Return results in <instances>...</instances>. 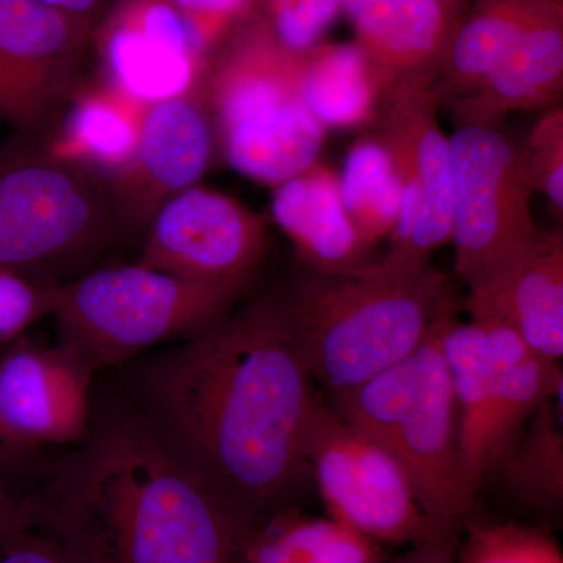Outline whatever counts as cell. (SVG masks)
<instances>
[{
    "label": "cell",
    "mask_w": 563,
    "mask_h": 563,
    "mask_svg": "<svg viewBox=\"0 0 563 563\" xmlns=\"http://www.w3.org/2000/svg\"><path fill=\"white\" fill-rule=\"evenodd\" d=\"M136 412L255 529L307 488L320 393L276 288L141 366Z\"/></svg>",
    "instance_id": "1"
},
{
    "label": "cell",
    "mask_w": 563,
    "mask_h": 563,
    "mask_svg": "<svg viewBox=\"0 0 563 563\" xmlns=\"http://www.w3.org/2000/svg\"><path fill=\"white\" fill-rule=\"evenodd\" d=\"M29 493L33 529L80 563H246L250 521L135 409L92 426Z\"/></svg>",
    "instance_id": "2"
},
{
    "label": "cell",
    "mask_w": 563,
    "mask_h": 563,
    "mask_svg": "<svg viewBox=\"0 0 563 563\" xmlns=\"http://www.w3.org/2000/svg\"><path fill=\"white\" fill-rule=\"evenodd\" d=\"M287 296L303 361L328 395L412 355L433 322L455 309L444 274H401L379 262L344 273L307 272Z\"/></svg>",
    "instance_id": "3"
},
{
    "label": "cell",
    "mask_w": 563,
    "mask_h": 563,
    "mask_svg": "<svg viewBox=\"0 0 563 563\" xmlns=\"http://www.w3.org/2000/svg\"><path fill=\"white\" fill-rule=\"evenodd\" d=\"M117 232L107 177L55 157L40 136L0 147V268L70 280Z\"/></svg>",
    "instance_id": "4"
},
{
    "label": "cell",
    "mask_w": 563,
    "mask_h": 563,
    "mask_svg": "<svg viewBox=\"0 0 563 563\" xmlns=\"http://www.w3.org/2000/svg\"><path fill=\"white\" fill-rule=\"evenodd\" d=\"M240 292L136 263L55 282L51 317L60 344L95 373L166 340L191 339L228 314Z\"/></svg>",
    "instance_id": "5"
},
{
    "label": "cell",
    "mask_w": 563,
    "mask_h": 563,
    "mask_svg": "<svg viewBox=\"0 0 563 563\" xmlns=\"http://www.w3.org/2000/svg\"><path fill=\"white\" fill-rule=\"evenodd\" d=\"M451 240L468 287L484 280L539 235L521 150L498 125H461L450 139Z\"/></svg>",
    "instance_id": "6"
},
{
    "label": "cell",
    "mask_w": 563,
    "mask_h": 563,
    "mask_svg": "<svg viewBox=\"0 0 563 563\" xmlns=\"http://www.w3.org/2000/svg\"><path fill=\"white\" fill-rule=\"evenodd\" d=\"M303 455L329 517L383 547L410 548L446 536L422 514L395 455L350 428L321 396L307 426Z\"/></svg>",
    "instance_id": "7"
},
{
    "label": "cell",
    "mask_w": 563,
    "mask_h": 563,
    "mask_svg": "<svg viewBox=\"0 0 563 563\" xmlns=\"http://www.w3.org/2000/svg\"><path fill=\"white\" fill-rule=\"evenodd\" d=\"M455 317L448 310L420 346L417 390L393 421L384 450L395 455L412 485L422 514L440 532H461L476 499L463 476L457 407L443 357V335Z\"/></svg>",
    "instance_id": "8"
},
{
    "label": "cell",
    "mask_w": 563,
    "mask_h": 563,
    "mask_svg": "<svg viewBox=\"0 0 563 563\" xmlns=\"http://www.w3.org/2000/svg\"><path fill=\"white\" fill-rule=\"evenodd\" d=\"M92 21L38 0H0V114L29 136L57 125L91 44Z\"/></svg>",
    "instance_id": "9"
},
{
    "label": "cell",
    "mask_w": 563,
    "mask_h": 563,
    "mask_svg": "<svg viewBox=\"0 0 563 563\" xmlns=\"http://www.w3.org/2000/svg\"><path fill=\"white\" fill-rule=\"evenodd\" d=\"M266 247L268 235L258 214L196 185L152 218L139 263L192 284L243 291Z\"/></svg>",
    "instance_id": "10"
},
{
    "label": "cell",
    "mask_w": 563,
    "mask_h": 563,
    "mask_svg": "<svg viewBox=\"0 0 563 563\" xmlns=\"http://www.w3.org/2000/svg\"><path fill=\"white\" fill-rule=\"evenodd\" d=\"M92 372L73 352L21 336L0 351V433L35 457L47 446H77L91 429Z\"/></svg>",
    "instance_id": "11"
},
{
    "label": "cell",
    "mask_w": 563,
    "mask_h": 563,
    "mask_svg": "<svg viewBox=\"0 0 563 563\" xmlns=\"http://www.w3.org/2000/svg\"><path fill=\"white\" fill-rule=\"evenodd\" d=\"M211 150L213 133L198 85L147 106L131 161L107 177L118 231L146 232L166 202L201 180Z\"/></svg>",
    "instance_id": "12"
},
{
    "label": "cell",
    "mask_w": 563,
    "mask_h": 563,
    "mask_svg": "<svg viewBox=\"0 0 563 563\" xmlns=\"http://www.w3.org/2000/svg\"><path fill=\"white\" fill-rule=\"evenodd\" d=\"M91 44L102 80L146 106L190 92L207 63L172 0H117Z\"/></svg>",
    "instance_id": "13"
},
{
    "label": "cell",
    "mask_w": 563,
    "mask_h": 563,
    "mask_svg": "<svg viewBox=\"0 0 563 563\" xmlns=\"http://www.w3.org/2000/svg\"><path fill=\"white\" fill-rule=\"evenodd\" d=\"M385 102L404 92L426 90L442 73L459 25L463 0H342Z\"/></svg>",
    "instance_id": "14"
},
{
    "label": "cell",
    "mask_w": 563,
    "mask_h": 563,
    "mask_svg": "<svg viewBox=\"0 0 563 563\" xmlns=\"http://www.w3.org/2000/svg\"><path fill=\"white\" fill-rule=\"evenodd\" d=\"M440 107L442 102L433 88L404 92L385 103L374 122L393 161L412 169L420 191L409 240L401 250L387 251L379 261L391 272H424L432 252L451 240L453 166L450 139L437 120Z\"/></svg>",
    "instance_id": "15"
},
{
    "label": "cell",
    "mask_w": 563,
    "mask_h": 563,
    "mask_svg": "<svg viewBox=\"0 0 563 563\" xmlns=\"http://www.w3.org/2000/svg\"><path fill=\"white\" fill-rule=\"evenodd\" d=\"M307 54L280 46L251 10L211 52L199 79L203 106L213 113L218 131L301 101Z\"/></svg>",
    "instance_id": "16"
},
{
    "label": "cell",
    "mask_w": 563,
    "mask_h": 563,
    "mask_svg": "<svg viewBox=\"0 0 563 563\" xmlns=\"http://www.w3.org/2000/svg\"><path fill=\"white\" fill-rule=\"evenodd\" d=\"M474 317L509 324L533 352L559 362L563 355L562 232L540 231L501 268L470 287Z\"/></svg>",
    "instance_id": "17"
},
{
    "label": "cell",
    "mask_w": 563,
    "mask_h": 563,
    "mask_svg": "<svg viewBox=\"0 0 563 563\" xmlns=\"http://www.w3.org/2000/svg\"><path fill=\"white\" fill-rule=\"evenodd\" d=\"M562 91L563 3L532 24L472 95L448 107L461 125H498L512 111L558 103Z\"/></svg>",
    "instance_id": "18"
},
{
    "label": "cell",
    "mask_w": 563,
    "mask_h": 563,
    "mask_svg": "<svg viewBox=\"0 0 563 563\" xmlns=\"http://www.w3.org/2000/svg\"><path fill=\"white\" fill-rule=\"evenodd\" d=\"M273 217L291 240L307 272H351L369 261L365 244L344 211L339 176L313 165L301 176L277 185Z\"/></svg>",
    "instance_id": "19"
},
{
    "label": "cell",
    "mask_w": 563,
    "mask_h": 563,
    "mask_svg": "<svg viewBox=\"0 0 563 563\" xmlns=\"http://www.w3.org/2000/svg\"><path fill=\"white\" fill-rule=\"evenodd\" d=\"M146 110V103L101 80L74 92L55 135L44 143L62 161L111 176L131 161Z\"/></svg>",
    "instance_id": "20"
},
{
    "label": "cell",
    "mask_w": 563,
    "mask_h": 563,
    "mask_svg": "<svg viewBox=\"0 0 563 563\" xmlns=\"http://www.w3.org/2000/svg\"><path fill=\"white\" fill-rule=\"evenodd\" d=\"M483 325L495 377L493 399V470L512 446L532 415L551 399L561 398L562 369L559 362L537 354L504 321L474 317Z\"/></svg>",
    "instance_id": "21"
},
{
    "label": "cell",
    "mask_w": 563,
    "mask_h": 563,
    "mask_svg": "<svg viewBox=\"0 0 563 563\" xmlns=\"http://www.w3.org/2000/svg\"><path fill=\"white\" fill-rule=\"evenodd\" d=\"M442 347L457 407L463 476L470 495L476 499L493 472L495 377L490 351L479 322H462L455 317L444 331Z\"/></svg>",
    "instance_id": "22"
},
{
    "label": "cell",
    "mask_w": 563,
    "mask_h": 563,
    "mask_svg": "<svg viewBox=\"0 0 563 563\" xmlns=\"http://www.w3.org/2000/svg\"><path fill=\"white\" fill-rule=\"evenodd\" d=\"M325 129L301 101L284 103L221 132L225 162L244 177L280 185L317 165Z\"/></svg>",
    "instance_id": "23"
},
{
    "label": "cell",
    "mask_w": 563,
    "mask_h": 563,
    "mask_svg": "<svg viewBox=\"0 0 563 563\" xmlns=\"http://www.w3.org/2000/svg\"><path fill=\"white\" fill-rule=\"evenodd\" d=\"M561 3L562 0H474L432 87L442 106L472 95L521 35Z\"/></svg>",
    "instance_id": "24"
},
{
    "label": "cell",
    "mask_w": 563,
    "mask_h": 563,
    "mask_svg": "<svg viewBox=\"0 0 563 563\" xmlns=\"http://www.w3.org/2000/svg\"><path fill=\"white\" fill-rule=\"evenodd\" d=\"M246 563H384L388 555L335 518H317L288 506L263 521L244 550Z\"/></svg>",
    "instance_id": "25"
},
{
    "label": "cell",
    "mask_w": 563,
    "mask_h": 563,
    "mask_svg": "<svg viewBox=\"0 0 563 563\" xmlns=\"http://www.w3.org/2000/svg\"><path fill=\"white\" fill-rule=\"evenodd\" d=\"M299 99L324 129L374 124L379 114L372 69L354 41L320 44L307 54Z\"/></svg>",
    "instance_id": "26"
},
{
    "label": "cell",
    "mask_w": 563,
    "mask_h": 563,
    "mask_svg": "<svg viewBox=\"0 0 563 563\" xmlns=\"http://www.w3.org/2000/svg\"><path fill=\"white\" fill-rule=\"evenodd\" d=\"M561 404L544 402L517 437L490 477L533 514L555 515L563 504V432Z\"/></svg>",
    "instance_id": "27"
},
{
    "label": "cell",
    "mask_w": 563,
    "mask_h": 563,
    "mask_svg": "<svg viewBox=\"0 0 563 563\" xmlns=\"http://www.w3.org/2000/svg\"><path fill=\"white\" fill-rule=\"evenodd\" d=\"M339 185L344 211L363 242L373 247L390 236L401 206V179L379 136L351 147Z\"/></svg>",
    "instance_id": "28"
},
{
    "label": "cell",
    "mask_w": 563,
    "mask_h": 563,
    "mask_svg": "<svg viewBox=\"0 0 563 563\" xmlns=\"http://www.w3.org/2000/svg\"><path fill=\"white\" fill-rule=\"evenodd\" d=\"M457 563H563V555L543 528L470 514L462 523Z\"/></svg>",
    "instance_id": "29"
},
{
    "label": "cell",
    "mask_w": 563,
    "mask_h": 563,
    "mask_svg": "<svg viewBox=\"0 0 563 563\" xmlns=\"http://www.w3.org/2000/svg\"><path fill=\"white\" fill-rule=\"evenodd\" d=\"M252 11L280 46L307 54L335 24L342 0H255Z\"/></svg>",
    "instance_id": "30"
},
{
    "label": "cell",
    "mask_w": 563,
    "mask_h": 563,
    "mask_svg": "<svg viewBox=\"0 0 563 563\" xmlns=\"http://www.w3.org/2000/svg\"><path fill=\"white\" fill-rule=\"evenodd\" d=\"M526 176L532 191L542 192L555 211L563 210V113L542 118L521 150Z\"/></svg>",
    "instance_id": "31"
},
{
    "label": "cell",
    "mask_w": 563,
    "mask_h": 563,
    "mask_svg": "<svg viewBox=\"0 0 563 563\" xmlns=\"http://www.w3.org/2000/svg\"><path fill=\"white\" fill-rule=\"evenodd\" d=\"M52 285L0 268V346L16 342L36 321L51 317Z\"/></svg>",
    "instance_id": "32"
},
{
    "label": "cell",
    "mask_w": 563,
    "mask_h": 563,
    "mask_svg": "<svg viewBox=\"0 0 563 563\" xmlns=\"http://www.w3.org/2000/svg\"><path fill=\"white\" fill-rule=\"evenodd\" d=\"M196 46L209 58L229 32L251 13L255 0H172Z\"/></svg>",
    "instance_id": "33"
},
{
    "label": "cell",
    "mask_w": 563,
    "mask_h": 563,
    "mask_svg": "<svg viewBox=\"0 0 563 563\" xmlns=\"http://www.w3.org/2000/svg\"><path fill=\"white\" fill-rule=\"evenodd\" d=\"M0 563H80L46 533L33 531L16 542L0 547Z\"/></svg>",
    "instance_id": "34"
},
{
    "label": "cell",
    "mask_w": 563,
    "mask_h": 563,
    "mask_svg": "<svg viewBox=\"0 0 563 563\" xmlns=\"http://www.w3.org/2000/svg\"><path fill=\"white\" fill-rule=\"evenodd\" d=\"M32 531L27 495L14 490L9 481L0 479V547L16 542Z\"/></svg>",
    "instance_id": "35"
},
{
    "label": "cell",
    "mask_w": 563,
    "mask_h": 563,
    "mask_svg": "<svg viewBox=\"0 0 563 563\" xmlns=\"http://www.w3.org/2000/svg\"><path fill=\"white\" fill-rule=\"evenodd\" d=\"M461 532L446 533L428 542L415 544L406 553L388 558L384 563H457Z\"/></svg>",
    "instance_id": "36"
},
{
    "label": "cell",
    "mask_w": 563,
    "mask_h": 563,
    "mask_svg": "<svg viewBox=\"0 0 563 563\" xmlns=\"http://www.w3.org/2000/svg\"><path fill=\"white\" fill-rule=\"evenodd\" d=\"M2 347L0 346V351H2ZM32 461L33 457H29V455L11 448L0 433V479L9 481V477L16 476Z\"/></svg>",
    "instance_id": "37"
},
{
    "label": "cell",
    "mask_w": 563,
    "mask_h": 563,
    "mask_svg": "<svg viewBox=\"0 0 563 563\" xmlns=\"http://www.w3.org/2000/svg\"><path fill=\"white\" fill-rule=\"evenodd\" d=\"M38 2L49 5L52 9L76 14V16L88 18V20L92 21V16L99 13L106 0H38Z\"/></svg>",
    "instance_id": "38"
}]
</instances>
